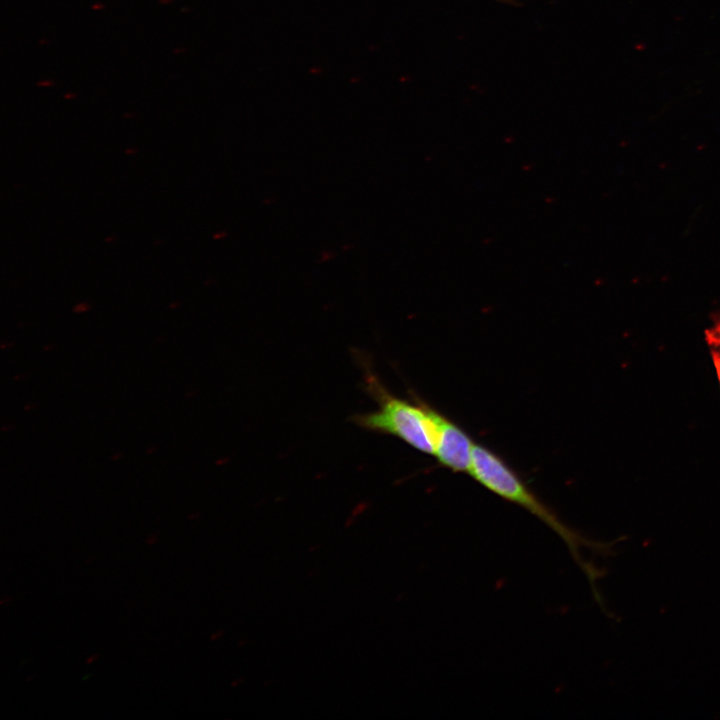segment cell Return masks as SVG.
<instances>
[{
  "instance_id": "1",
  "label": "cell",
  "mask_w": 720,
  "mask_h": 720,
  "mask_svg": "<svg viewBox=\"0 0 720 720\" xmlns=\"http://www.w3.org/2000/svg\"><path fill=\"white\" fill-rule=\"evenodd\" d=\"M468 474L492 493L527 510L550 528L563 541L573 560L586 575L598 604L604 606L600 592L596 588V580L602 577L603 573L585 560L582 549H590L597 554L609 556L613 554L611 547L617 541L612 543L594 541L572 529L532 492L499 455L481 444H474Z\"/></svg>"
},
{
  "instance_id": "2",
  "label": "cell",
  "mask_w": 720,
  "mask_h": 720,
  "mask_svg": "<svg viewBox=\"0 0 720 720\" xmlns=\"http://www.w3.org/2000/svg\"><path fill=\"white\" fill-rule=\"evenodd\" d=\"M368 384L379 408L355 416L354 422L367 430L396 436L414 449L434 455L435 410L420 400L409 402L391 395L375 379Z\"/></svg>"
},
{
  "instance_id": "3",
  "label": "cell",
  "mask_w": 720,
  "mask_h": 720,
  "mask_svg": "<svg viewBox=\"0 0 720 720\" xmlns=\"http://www.w3.org/2000/svg\"><path fill=\"white\" fill-rule=\"evenodd\" d=\"M436 444L434 456L453 472L469 473L474 444L457 424L435 410Z\"/></svg>"
},
{
  "instance_id": "4",
  "label": "cell",
  "mask_w": 720,
  "mask_h": 720,
  "mask_svg": "<svg viewBox=\"0 0 720 720\" xmlns=\"http://www.w3.org/2000/svg\"><path fill=\"white\" fill-rule=\"evenodd\" d=\"M97 658H98V655H92V657H89V658L86 660V663L90 664V663H92L94 660H96Z\"/></svg>"
}]
</instances>
